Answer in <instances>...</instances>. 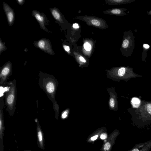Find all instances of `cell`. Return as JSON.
Segmentation results:
<instances>
[{"mask_svg": "<svg viewBox=\"0 0 151 151\" xmlns=\"http://www.w3.org/2000/svg\"><path fill=\"white\" fill-rule=\"evenodd\" d=\"M34 44L35 46L42 50L44 52L50 55L55 54L51 47L50 41L47 39L43 38L35 41Z\"/></svg>", "mask_w": 151, "mask_h": 151, "instance_id": "277c9868", "label": "cell"}, {"mask_svg": "<svg viewBox=\"0 0 151 151\" xmlns=\"http://www.w3.org/2000/svg\"><path fill=\"white\" fill-rule=\"evenodd\" d=\"M63 47L65 50L67 52H69L70 50V48L68 46L66 45H63Z\"/></svg>", "mask_w": 151, "mask_h": 151, "instance_id": "7402d4cb", "label": "cell"}, {"mask_svg": "<svg viewBox=\"0 0 151 151\" xmlns=\"http://www.w3.org/2000/svg\"><path fill=\"white\" fill-rule=\"evenodd\" d=\"M109 104L111 107H113L114 105V101L113 99L111 98L110 100Z\"/></svg>", "mask_w": 151, "mask_h": 151, "instance_id": "d6986e66", "label": "cell"}, {"mask_svg": "<svg viewBox=\"0 0 151 151\" xmlns=\"http://www.w3.org/2000/svg\"><path fill=\"white\" fill-rule=\"evenodd\" d=\"M54 19L57 21L61 22L62 19L60 14L59 11L55 8L51 9H50Z\"/></svg>", "mask_w": 151, "mask_h": 151, "instance_id": "30bf717a", "label": "cell"}, {"mask_svg": "<svg viewBox=\"0 0 151 151\" xmlns=\"http://www.w3.org/2000/svg\"><path fill=\"white\" fill-rule=\"evenodd\" d=\"M16 1H17L18 4L20 5H23L25 2V0H18L17 1L16 0Z\"/></svg>", "mask_w": 151, "mask_h": 151, "instance_id": "44dd1931", "label": "cell"}, {"mask_svg": "<svg viewBox=\"0 0 151 151\" xmlns=\"http://www.w3.org/2000/svg\"><path fill=\"white\" fill-rule=\"evenodd\" d=\"M3 7L6 14L9 25L12 26L14 21L15 16L13 10L7 4L3 3Z\"/></svg>", "mask_w": 151, "mask_h": 151, "instance_id": "8992f818", "label": "cell"}, {"mask_svg": "<svg viewBox=\"0 0 151 151\" xmlns=\"http://www.w3.org/2000/svg\"><path fill=\"white\" fill-rule=\"evenodd\" d=\"M107 137V136L105 134H103L100 136V138L102 139H104Z\"/></svg>", "mask_w": 151, "mask_h": 151, "instance_id": "603a6c76", "label": "cell"}, {"mask_svg": "<svg viewBox=\"0 0 151 151\" xmlns=\"http://www.w3.org/2000/svg\"><path fill=\"white\" fill-rule=\"evenodd\" d=\"M147 109L148 112L151 115V104H148L147 105Z\"/></svg>", "mask_w": 151, "mask_h": 151, "instance_id": "ffe728a7", "label": "cell"}, {"mask_svg": "<svg viewBox=\"0 0 151 151\" xmlns=\"http://www.w3.org/2000/svg\"><path fill=\"white\" fill-rule=\"evenodd\" d=\"M6 47L5 45V43H3L0 39V54L3 51L6 50Z\"/></svg>", "mask_w": 151, "mask_h": 151, "instance_id": "5bb4252c", "label": "cell"}, {"mask_svg": "<svg viewBox=\"0 0 151 151\" xmlns=\"http://www.w3.org/2000/svg\"><path fill=\"white\" fill-rule=\"evenodd\" d=\"M37 136L41 148H43L44 146L43 135L40 127L37 126Z\"/></svg>", "mask_w": 151, "mask_h": 151, "instance_id": "8fae6325", "label": "cell"}, {"mask_svg": "<svg viewBox=\"0 0 151 151\" xmlns=\"http://www.w3.org/2000/svg\"><path fill=\"white\" fill-rule=\"evenodd\" d=\"M10 86L6 93L5 103L7 110L10 113L14 111L16 102V88L13 82L10 83Z\"/></svg>", "mask_w": 151, "mask_h": 151, "instance_id": "3957f363", "label": "cell"}, {"mask_svg": "<svg viewBox=\"0 0 151 151\" xmlns=\"http://www.w3.org/2000/svg\"><path fill=\"white\" fill-rule=\"evenodd\" d=\"M4 102L3 99H1L0 112V137L1 139L4 129L3 119V106Z\"/></svg>", "mask_w": 151, "mask_h": 151, "instance_id": "9c48e42d", "label": "cell"}, {"mask_svg": "<svg viewBox=\"0 0 151 151\" xmlns=\"http://www.w3.org/2000/svg\"><path fill=\"white\" fill-rule=\"evenodd\" d=\"M150 46L147 44H144L143 45V51L142 54V58L143 59H145L147 56V52L149 50Z\"/></svg>", "mask_w": 151, "mask_h": 151, "instance_id": "7c38bea8", "label": "cell"}, {"mask_svg": "<svg viewBox=\"0 0 151 151\" xmlns=\"http://www.w3.org/2000/svg\"><path fill=\"white\" fill-rule=\"evenodd\" d=\"M73 27L75 29H78L79 28V27L77 23L73 24Z\"/></svg>", "mask_w": 151, "mask_h": 151, "instance_id": "cb8c5ba5", "label": "cell"}, {"mask_svg": "<svg viewBox=\"0 0 151 151\" xmlns=\"http://www.w3.org/2000/svg\"><path fill=\"white\" fill-rule=\"evenodd\" d=\"M110 144L108 142H106L105 143L104 145V149L105 151H106L108 150L110 147Z\"/></svg>", "mask_w": 151, "mask_h": 151, "instance_id": "ac0fdd59", "label": "cell"}, {"mask_svg": "<svg viewBox=\"0 0 151 151\" xmlns=\"http://www.w3.org/2000/svg\"><path fill=\"white\" fill-rule=\"evenodd\" d=\"M98 137V135H96L94 136L91 137V139L92 140H93V141L95 140L96 139H97V138Z\"/></svg>", "mask_w": 151, "mask_h": 151, "instance_id": "484cf974", "label": "cell"}, {"mask_svg": "<svg viewBox=\"0 0 151 151\" xmlns=\"http://www.w3.org/2000/svg\"><path fill=\"white\" fill-rule=\"evenodd\" d=\"M147 13L148 15L151 16V10L149 11H147Z\"/></svg>", "mask_w": 151, "mask_h": 151, "instance_id": "83f0119b", "label": "cell"}, {"mask_svg": "<svg viewBox=\"0 0 151 151\" xmlns=\"http://www.w3.org/2000/svg\"><path fill=\"white\" fill-rule=\"evenodd\" d=\"M151 149V140L136 144L128 151H149Z\"/></svg>", "mask_w": 151, "mask_h": 151, "instance_id": "ba28073f", "label": "cell"}, {"mask_svg": "<svg viewBox=\"0 0 151 151\" xmlns=\"http://www.w3.org/2000/svg\"><path fill=\"white\" fill-rule=\"evenodd\" d=\"M132 102L134 107L137 108L140 102V101L138 98H133L132 100Z\"/></svg>", "mask_w": 151, "mask_h": 151, "instance_id": "4fadbf2b", "label": "cell"}, {"mask_svg": "<svg viewBox=\"0 0 151 151\" xmlns=\"http://www.w3.org/2000/svg\"><path fill=\"white\" fill-rule=\"evenodd\" d=\"M79 59H80V60L83 62H86V60H85V59H84V58L83 57H82V56H80V57H79Z\"/></svg>", "mask_w": 151, "mask_h": 151, "instance_id": "4316f807", "label": "cell"}, {"mask_svg": "<svg viewBox=\"0 0 151 151\" xmlns=\"http://www.w3.org/2000/svg\"><path fill=\"white\" fill-rule=\"evenodd\" d=\"M84 48L87 51H90L91 49V45L88 42H85L83 45Z\"/></svg>", "mask_w": 151, "mask_h": 151, "instance_id": "2e32d148", "label": "cell"}, {"mask_svg": "<svg viewBox=\"0 0 151 151\" xmlns=\"http://www.w3.org/2000/svg\"><path fill=\"white\" fill-rule=\"evenodd\" d=\"M91 22L93 24L96 26H99L101 24L99 21L96 19L92 20Z\"/></svg>", "mask_w": 151, "mask_h": 151, "instance_id": "e0dca14e", "label": "cell"}, {"mask_svg": "<svg viewBox=\"0 0 151 151\" xmlns=\"http://www.w3.org/2000/svg\"><path fill=\"white\" fill-rule=\"evenodd\" d=\"M67 116V112L66 111H65L63 113L62 115V117L63 118H65Z\"/></svg>", "mask_w": 151, "mask_h": 151, "instance_id": "d4e9b609", "label": "cell"}, {"mask_svg": "<svg viewBox=\"0 0 151 151\" xmlns=\"http://www.w3.org/2000/svg\"><path fill=\"white\" fill-rule=\"evenodd\" d=\"M32 13V15L37 20L41 28L45 31H48L45 27L46 23L47 22L45 15L43 13H41L35 10L33 11Z\"/></svg>", "mask_w": 151, "mask_h": 151, "instance_id": "52a82bcc", "label": "cell"}, {"mask_svg": "<svg viewBox=\"0 0 151 151\" xmlns=\"http://www.w3.org/2000/svg\"><path fill=\"white\" fill-rule=\"evenodd\" d=\"M150 23L151 24V20L150 21Z\"/></svg>", "mask_w": 151, "mask_h": 151, "instance_id": "f1b7e54d", "label": "cell"}, {"mask_svg": "<svg viewBox=\"0 0 151 151\" xmlns=\"http://www.w3.org/2000/svg\"><path fill=\"white\" fill-rule=\"evenodd\" d=\"M135 37L132 31L125 33L122 44V48L125 55L129 57L133 52L135 47Z\"/></svg>", "mask_w": 151, "mask_h": 151, "instance_id": "7a4b0ae2", "label": "cell"}, {"mask_svg": "<svg viewBox=\"0 0 151 151\" xmlns=\"http://www.w3.org/2000/svg\"><path fill=\"white\" fill-rule=\"evenodd\" d=\"M125 69L124 67H122L119 69L118 71V74L119 76H123L125 72Z\"/></svg>", "mask_w": 151, "mask_h": 151, "instance_id": "9a60e30c", "label": "cell"}, {"mask_svg": "<svg viewBox=\"0 0 151 151\" xmlns=\"http://www.w3.org/2000/svg\"><path fill=\"white\" fill-rule=\"evenodd\" d=\"M40 83L45 92L50 98H54L56 87L55 79L48 74H44L40 77Z\"/></svg>", "mask_w": 151, "mask_h": 151, "instance_id": "6da1fadb", "label": "cell"}, {"mask_svg": "<svg viewBox=\"0 0 151 151\" xmlns=\"http://www.w3.org/2000/svg\"><path fill=\"white\" fill-rule=\"evenodd\" d=\"M12 68V64L10 62L6 63L2 67L0 73L1 84H3L6 81L7 78L11 74Z\"/></svg>", "mask_w": 151, "mask_h": 151, "instance_id": "5b68a950", "label": "cell"}]
</instances>
